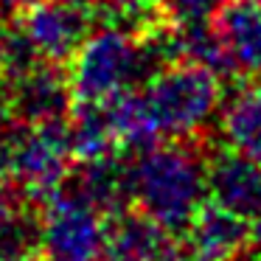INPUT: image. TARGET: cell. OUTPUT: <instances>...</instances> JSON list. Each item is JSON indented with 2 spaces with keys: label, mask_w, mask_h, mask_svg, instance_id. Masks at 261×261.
I'll return each mask as SVG.
<instances>
[{
  "label": "cell",
  "mask_w": 261,
  "mask_h": 261,
  "mask_svg": "<svg viewBox=\"0 0 261 261\" xmlns=\"http://www.w3.org/2000/svg\"><path fill=\"white\" fill-rule=\"evenodd\" d=\"M225 76L194 59H174L126 96L121 124L129 149L154 141H197L225 104Z\"/></svg>",
  "instance_id": "6da1fadb"
},
{
  "label": "cell",
  "mask_w": 261,
  "mask_h": 261,
  "mask_svg": "<svg viewBox=\"0 0 261 261\" xmlns=\"http://www.w3.org/2000/svg\"><path fill=\"white\" fill-rule=\"evenodd\" d=\"M129 205L180 236L208 202V141H154L129 149Z\"/></svg>",
  "instance_id": "7a4b0ae2"
},
{
  "label": "cell",
  "mask_w": 261,
  "mask_h": 261,
  "mask_svg": "<svg viewBox=\"0 0 261 261\" xmlns=\"http://www.w3.org/2000/svg\"><path fill=\"white\" fill-rule=\"evenodd\" d=\"M73 163L68 121L20 124L9 152L6 180H12L34 202H42L68 182Z\"/></svg>",
  "instance_id": "3957f363"
},
{
  "label": "cell",
  "mask_w": 261,
  "mask_h": 261,
  "mask_svg": "<svg viewBox=\"0 0 261 261\" xmlns=\"http://www.w3.org/2000/svg\"><path fill=\"white\" fill-rule=\"evenodd\" d=\"M107 214L70 188L40 202V253L45 261H104Z\"/></svg>",
  "instance_id": "277c9868"
},
{
  "label": "cell",
  "mask_w": 261,
  "mask_h": 261,
  "mask_svg": "<svg viewBox=\"0 0 261 261\" xmlns=\"http://www.w3.org/2000/svg\"><path fill=\"white\" fill-rule=\"evenodd\" d=\"M93 12L68 0H37L34 6L14 20V29L25 37L37 59L65 65L73 59L85 37L93 31Z\"/></svg>",
  "instance_id": "5b68a950"
},
{
  "label": "cell",
  "mask_w": 261,
  "mask_h": 261,
  "mask_svg": "<svg viewBox=\"0 0 261 261\" xmlns=\"http://www.w3.org/2000/svg\"><path fill=\"white\" fill-rule=\"evenodd\" d=\"M20 124H51L68 121L73 110V87L65 65L37 59L0 85Z\"/></svg>",
  "instance_id": "8992f818"
},
{
  "label": "cell",
  "mask_w": 261,
  "mask_h": 261,
  "mask_svg": "<svg viewBox=\"0 0 261 261\" xmlns=\"http://www.w3.org/2000/svg\"><path fill=\"white\" fill-rule=\"evenodd\" d=\"M182 244L177 233L138 211L135 205L107 216L104 261H177Z\"/></svg>",
  "instance_id": "52a82bcc"
},
{
  "label": "cell",
  "mask_w": 261,
  "mask_h": 261,
  "mask_svg": "<svg viewBox=\"0 0 261 261\" xmlns=\"http://www.w3.org/2000/svg\"><path fill=\"white\" fill-rule=\"evenodd\" d=\"M211 25L227 79H261V0H225Z\"/></svg>",
  "instance_id": "ba28073f"
},
{
  "label": "cell",
  "mask_w": 261,
  "mask_h": 261,
  "mask_svg": "<svg viewBox=\"0 0 261 261\" xmlns=\"http://www.w3.org/2000/svg\"><path fill=\"white\" fill-rule=\"evenodd\" d=\"M208 199L255 222L261 216V163L233 146L208 143Z\"/></svg>",
  "instance_id": "9c48e42d"
},
{
  "label": "cell",
  "mask_w": 261,
  "mask_h": 261,
  "mask_svg": "<svg viewBox=\"0 0 261 261\" xmlns=\"http://www.w3.org/2000/svg\"><path fill=\"white\" fill-rule=\"evenodd\" d=\"M250 227L253 222L208 199L180 236L182 247L202 261H242L250 250Z\"/></svg>",
  "instance_id": "30bf717a"
},
{
  "label": "cell",
  "mask_w": 261,
  "mask_h": 261,
  "mask_svg": "<svg viewBox=\"0 0 261 261\" xmlns=\"http://www.w3.org/2000/svg\"><path fill=\"white\" fill-rule=\"evenodd\" d=\"M40 250V202L0 177V258Z\"/></svg>",
  "instance_id": "8fae6325"
},
{
  "label": "cell",
  "mask_w": 261,
  "mask_h": 261,
  "mask_svg": "<svg viewBox=\"0 0 261 261\" xmlns=\"http://www.w3.org/2000/svg\"><path fill=\"white\" fill-rule=\"evenodd\" d=\"M219 132L227 146L261 163V79H250L222 104Z\"/></svg>",
  "instance_id": "7c38bea8"
},
{
  "label": "cell",
  "mask_w": 261,
  "mask_h": 261,
  "mask_svg": "<svg viewBox=\"0 0 261 261\" xmlns=\"http://www.w3.org/2000/svg\"><path fill=\"white\" fill-rule=\"evenodd\" d=\"M163 23L169 25H182V23H202L211 20L225 0H152Z\"/></svg>",
  "instance_id": "4fadbf2b"
},
{
  "label": "cell",
  "mask_w": 261,
  "mask_h": 261,
  "mask_svg": "<svg viewBox=\"0 0 261 261\" xmlns=\"http://www.w3.org/2000/svg\"><path fill=\"white\" fill-rule=\"evenodd\" d=\"M17 129H20V121L14 118L6 96H3V90H0V177H6L9 152H12V143H14Z\"/></svg>",
  "instance_id": "5bb4252c"
},
{
  "label": "cell",
  "mask_w": 261,
  "mask_h": 261,
  "mask_svg": "<svg viewBox=\"0 0 261 261\" xmlns=\"http://www.w3.org/2000/svg\"><path fill=\"white\" fill-rule=\"evenodd\" d=\"M37 0H0V20L6 23H14L17 17H23Z\"/></svg>",
  "instance_id": "9a60e30c"
},
{
  "label": "cell",
  "mask_w": 261,
  "mask_h": 261,
  "mask_svg": "<svg viewBox=\"0 0 261 261\" xmlns=\"http://www.w3.org/2000/svg\"><path fill=\"white\" fill-rule=\"evenodd\" d=\"M9 37H12V29H9L6 20H0V85H3L6 62H9Z\"/></svg>",
  "instance_id": "2e32d148"
},
{
  "label": "cell",
  "mask_w": 261,
  "mask_h": 261,
  "mask_svg": "<svg viewBox=\"0 0 261 261\" xmlns=\"http://www.w3.org/2000/svg\"><path fill=\"white\" fill-rule=\"evenodd\" d=\"M68 3H76V6H85V9H90V12H98V9H104V6H113L115 0H68Z\"/></svg>",
  "instance_id": "e0dca14e"
},
{
  "label": "cell",
  "mask_w": 261,
  "mask_h": 261,
  "mask_svg": "<svg viewBox=\"0 0 261 261\" xmlns=\"http://www.w3.org/2000/svg\"><path fill=\"white\" fill-rule=\"evenodd\" d=\"M0 261H45V255L40 250H29V253H17V255H9V258H0Z\"/></svg>",
  "instance_id": "ac0fdd59"
},
{
  "label": "cell",
  "mask_w": 261,
  "mask_h": 261,
  "mask_svg": "<svg viewBox=\"0 0 261 261\" xmlns=\"http://www.w3.org/2000/svg\"><path fill=\"white\" fill-rule=\"evenodd\" d=\"M258 261H261V258H258Z\"/></svg>",
  "instance_id": "d6986e66"
}]
</instances>
